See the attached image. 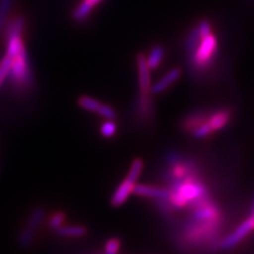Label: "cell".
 <instances>
[{
	"label": "cell",
	"instance_id": "6da1fadb",
	"mask_svg": "<svg viewBox=\"0 0 254 254\" xmlns=\"http://www.w3.org/2000/svg\"><path fill=\"white\" fill-rule=\"evenodd\" d=\"M7 78L16 92L26 91L33 85V73L26 50L11 59V67Z\"/></svg>",
	"mask_w": 254,
	"mask_h": 254
},
{
	"label": "cell",
	"instance_id": "7a4b0ae2",
	"mask_svg": "<svg viewBox=\"0 0 254 254\" xmlns=\"http://www.w3.org/2000/svg\"><path fill=\"white\" fill-rule=\"evenodd\" d=\"M216 49L217 39L211 32L210 34L202 36L194 51L189 53L190 61L197 69H203V67H206L212 62Z\"/></svg>",
	"mask_w": 254,
	"mask_h": 254
},
{
	"label": "cell",
	"instance_id": "3957f363",
	"mask_svg": "<svg viewBox=\"0 0 254 254\" xmlns=\"http://www.w3.org/2000/svg\"><path fill=\"white\" fill-rule=\"evenodd\" d=\"M137 66L139 74V88H140V102L139 108L147 109L150 106L149 94L152 81H150V69L147 66L146 59L142 53H139L137 57Z\"/></svg>",
	"mask_w": 254,
	"mask_h": 254
},
{
	"label": "cell",
	"instance_id": "277c9868",
	"mask_svg": "<svg viewBox=\"0 0 254 254\" xmlns=\"http://www.w3.org/2000/svg\"><path fill=\"white\" fill-rule=\"evenodd\" d=\"M253 230H254V218L252 216H249V218L243 221L231 234H229L227 237L224 238V240L220 241L219 249L230 250L234 248L238 243H241L246 236L253 231Z\"/></svg>",
	"mask_w": 254,
	"mask_h": 254
},
{
	"label": "cell",
	"instance_id": "5b68a950",
	"mask_svg": "<svg viewBox=\"0 0 254 254\" xmlns=\"http://www.w3.org/2000/svg\"><path fill=\"white\" fill-rule=\"evenodd\" d=\"M136 180L127 176L121 184L116 190V192L114 193L113 197H111V204L114 206H120L122 205L130 194L133 192V188L136 186Z\"/></svg>",
	"mask_w": 254,
	"mask_h": 254
},
{
	"label": "cell",
	"instance_id": "8992f818",
	"mask_svg": "<svg viewBox=\"0 0 254 254\" xmlns=\"http://www.w3.org/2000/svg\"><path fill=\"white\" fill-rule=\"evenodd\" d=\"M133 194L141 197L154 198V199H169L171 195V190L157 188L146 185H136L133 188Z\"/></svg>",
	"mask_w": 254,
	"mask_h": 254
},
{
	"label": "cell",
	"instance_id": "52a82bcc",
	"mask_svg": "<svg viewBox=\"0 0 254 254\" xmlns=\"http://www.w3.org/2000/svg\"><path fill=\"white\" fill-rule=\"evenodd\" d=\"M181 76V70L179 68H173L169 72H166L162 78L159 79L150 87V93L159 94L169 89L170 87L176 83Z\"/></svg>",
	"mask_w": 254,
	"mask_h": 254
},
{
	"label": "cell",
	"instance_id": "ba28073f",
	"mask_svg": "<svg viewBox=\"0 0 254 254\" xmlns=\"http://www.w3.org/2000/svg\"><path fill=\"white\" fill-rule=\"evenodd\" d=\"M230 118H231L230 111L227 109H221L213 113L208 120H206V122L212 126L214 131H216L222 129L225 126H227V124L230 121Z\"/></svg>",
	"mask_w": 254,
	"mask_h": 254
},
{
	"label": "cell",
	"instance_id": "9c48e42d",
	"mask_svg": "<svg viewBox=\"0 0 254 254\" xmlns=\"http://www.w3.org/2000/svg\"><path fill=\"white\" fill-rule=\"evenodd\" d=\"M25 50L26 47L22 42L21 35L6 36V57L13 59Z\"/></svg>",
	"mask_w": 254,
	"mask_h": 254
},
{
	"label": "cell",
	"instance_id": "30bf717a",
	"mask_svg": "<svg viewBox=\"0 0 254 254\" xmlns=\"http://www.w3.org/2000/svg\"><path fill=\"white\" fill-rule=\"evenodd\" d=\"M163 58H164V48L161 46L154 47L153 49L150 50L148 58L146 59L147 66L149 67L150 70L157 69L159 65L161 64Z\"/></svg>",
	"mask_w": 254,
	"mask_h": 254
},
{
	"label": "cell",
	"instance_id": "8fae6325",
	"mask_svg": "<svg viewBox=\"0 0 254 254\" xmlns=\"http://www.w3.org/2000/svg\"><path fill=\"white\" fill-rule=\"evenodd\" d=\"M57 231L63 237H81L87 233L86 228L83 226H62Z\"/></svg>",
	"mask_w": 254,
	"mask_h": 254
},
{
	"label": "cell",
	"instance_id": "7c38bea8",
	"mask_svg": "<svg viewBox=\"0 0 254 254\" xmlns=\"http://www.w3.org/2000/svg\"><path fill=\"white\" fill-rule=\"evenodd\" d=\"M93 9V6L90 5L86 0H83V1L77 5L76 9L72 13V17L75 21H83L87 17H88L89 14L91 13Z\"/></svg>",
	"mask_w": 254,
	"mask_h": 254
},
{
	"label": "cell",
	"instance_id": "4fadbf2b",
	"mask_svg": "<svg viewBox=\"0 0 254 254\" xmlns=\"http://www.w3.org/2000/svg\"><path fill=\"white\" fill-rule=\"evenodd\" d=\"M13 0H0V33L3 31L5 25L7 15L12 7Z\"/></svg>",
	"mask_w": 254,
	"mask_h": 254
},
{
	"label": "cell",
	"instance_id": "5bb4252c",
	"mask_svg": "<svg viewBox=\"0 0 254 254\" xmlns=\"http://www.w3.org/2000/svg\"><path fill=\"white\" fill-rule=\"evenodd\" d=\"M78 105L85 110L92 111V113H97L100 105H101V103L93 98L85 97L84 95V97H81L78 99Z\"/></svg>",
	"mask_w": 254,
	"mask_h": 254
},
{
	"label": "cell",
	"instance_id": "9a60e30c",
	"mask_svg": "<svg viewBox=\"0 0 254 254\" xmlns=\"http://www.w3.org/2000/svg\"><path fill=\"white\" fill-rule=\"evenodd\" d=\"M44 217H45V210L43 208H36L31 214L28 221V227L35 230L36 228L39 227V225L42 224Z\"/></svg>",
	"mask_w": 254,
	"mask_h": 254
},
{
	"label": "cell",
	"instance_id": "2e32d148",
	"mask_svg": "<svg viewBox=\"0 0 254 254\" xmlns=\"http://www.w3.org/2000/svg\"><path fill=\"white\" fill-rule=\"evenodd\" d=\"M11 67V59L9 57H5L0 61V87L4 83L5 79L9 76Z\"/></svg>",
	"mask_w": 254,
	"mask_h": 254
},
{
	"label": "cell",
	"instance_id": "e0dca14e",
	"mask_svg": "<svg viewBox=\"0 0 254 254\" xmlns=\"http://www.w3.org/2000/svg\"><path fill=\"white\" fill-rule=\"evenodd\" d=\"M192 132H193V137L194 138H196V139H203L205 137L210 136L212 132H214V130L212 128V126L208 122H204L200 126H198L197 128H195Z\"/></svg>",
	"mask_w": 254,
	"mask_h": 254
},
{
	"label": "cell",
	"instance_id": "ac0fdd59",
	"mask_svg": "<svg viewBox=\"0 0 254 254\" xmlns=\"http://www.w3.org/2000/svg\"><path fill=\"white\" fill-rule=\"evenodd\" d=\"M143 166H144V164H143L142 159H140V158L134 159V160L131 163V165H130V169H129L128 174H127V176L137 181L138 178L140 177L141 173H142Z\"/></svg>",
	"mask_w": 254,
	"mask_h": 254
},
{
	"label": "cell",
	"instance_id": "d6986e66",
	"mask_svg": "<svg viewBox=\"0 0 254 254\" xmlns=\"http://www.w3.org/2000/svg\"><path fill=\"white\" fill-rule=\"evenodd\" d=\"M34 237V230L31 228H26L19 235V244L21 247H28L32 243Z\"/></svg>",
	"mask_w": 254,
	"mask_h": 254
},
{
	"label": "cell",
	"instance_id": "ffe728a7",
	"mask_svg": "<svg viewBox=\"0 0 254 254\" xmlns=\"http://www.w3.org/2000/svg\"><path fill=\"white\" fill-rule=\"evenodd\" d=\"M116 132H117V125L113 122V120H108L105 123H103L101 127V133L105 138L114 137Z\"/></svg>",
	"mask_w": 254,
	"mask_h": 254
},
{
	"label": "cell",
	"instance_id": "44dd1931",
	"mask_svg": "<svg viewBox=\"0 0 254 254\" xmlns=\"http://www.w3.org/2000/svg\"><path fill=\"white\" fill-rule=\"evenodd\" d=\"M97 114H99L101 117L105 118V119H108V120H114V119L117 118V113L116 110L110 107L108 105H105V104H101Z\"/></svg>",
	"mask_w": 254,
	"mask_h": 254
},
{
	"label": "cell",
	"instance_id": "7402d4cb",
	"mask_svg": "<svg viewBox=\"0 0 254 254\" xmlns=\"http://www.w3.org/2000/svg\"><path fill=\"white\" fill-rule=\"evenodd\" d=\"M121 247V242L118 238H110V240L105 245V253L106 254H116L119 252Z\"/></svg>",
	"mask_w": 254,
	"mask_h": 254
},
{
	"label": "cell",
	"instance_id": "603a6c76",
	"mask_svg": "<svg viewBox=\"0 0 254 254\" xmlns=\"http://www.w3.org/2000/svg\"><path fill=\"white\" fill-rule=\"evenodd\" d=\"M64 220H65V215H64L63 213H61V212L55 213L54 215L51 217V219L49 221V225L52 229L58 230L60 227L63 226Z\"/></svg>",
	"mask_w": 254,
	"mask_h": 254
},
{
	"label": "cell",
	"instance_id": "cb8c5ba5",
	"mask_svg": "<svg viewBox=\"0 0 254 254\" xmlns=\"http://www.w3.org/2000/svg\"><path fill=\"white\" fill-rule=\"evenodd\" d=\"M86 1L94 7L98 3H100V2L102 1V0H86Z\"/></svg>",
	"mask_w": 254,
	"mask_h": 254
}]
</instances>
